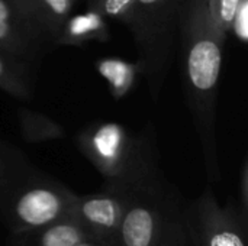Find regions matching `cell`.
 Instances as JSON below:
<instances>
[{"mask_svg": "<svg viewBox=\"0 0 248 246\" xmlns=\"http://www.w3.org/2000/svg\"><path fill=\"white\" fill-rule=\"evenodd\" d=\"M182 225L190 246H247L248 222L237 202L222 206L211 186L195 200H185Z\"/></svg>", "mask_w": 248, "mask_h": 246, "instance_id": "6", "label": "cell"}, {"mask_svg": "<svg viewBox=\"0 0 248 246\" xmlns=\"http://www.w3.org/2000/svg\"><path fill=\"white\" fill-rule=\"evenodd\" d=\"M238 210L244 220L248 222V158L243 161L241 173H240V187H238Z\"/></svg>", "mask_w": 248, "mask_h": 246, "instance_id": "18", "label": "cell"}, {"mask_svg": "<svg viewBox=\"0 0 248 246\" xmlns=\"http://www.w3.org/2000/svg\"><path fill=\"white\" fill-rule=\"evenodd\" d=\"M205 3L215 26L228 36L240 0H205Z\"/></svg>", "mask_w": 248, "mask_h": 246, "instance_id": "16", "label": "cell"}, {"mask_svg": "<svg viewBox=\"0 0 248 246\" xmlns=\"http://www.w3.org/2000/svg\"><path fill=\"white\" fill-rule=\"evenodd\" d=\"M179 33L185 94L199 133L208 178L215 184L221 180L217 100L228 36L215 26L205 0H182Z\"/></svg>", "mask_w": 248, "mask_h": 246, "instance_id": "1", "label": "cell"}, {"mask_svg": "<svg viewBox=\"0 0 248 246\" xmlns=\"http://www.w3.org/2000/svg\"><path fill=\"white\" fill-rule=\"evenodd\" d=\"M76 144L106 186L134 191L164 177L151 123L137 133L116 122L93 123L77 135Z\"/></svg>", "mask_w": 248, "mask_h": 246, "instance_id": "3", "label": "cell"}, {"mask_svg": "<svg viewBox=\"0 0 248 246\" xmlns=\"http://www.w3.org/2000/svg\"><path fill=\"white\" fill-rule=\"evenodd\" d=\"M183 226V225H182ZM167 246H190L189 244V241H187V238H186V235H185V231H182V233L171 242V244H169Z\"/></svg>", "mask_w": 248, "mask_h": 246, "instance_id": "20", "label": "cell"}, {"mask_svg": "<svg viewBox=\"0 0 248 246\" xmlns=\"http://www.w3.org/2000/svg\"><path fill=\"white\" fill-rule=\"evenodd\" d=\"M185 199L163 177L129 194L116 246H167L183 231Z\"/></svg>", "mask_w": 248, "mask_h": 246, "instance_id": "4", "label": "cell"}, {"mask_svg": "<svg viewBox=\"0 0 248 246\" xmlns=\"http://www.w3.org/2000/svg\"><path fill=\"white\" fill-rule=\"evenodd\" d=\"M241 43H246L248 39V0H240L237 10L232 17L231 30Z\"/></svg>", "mask_w": 248, "mask_h": 246, "instance_id": "17", "label": "cell"}, {"mask_svg": "<svg viewBox=\"0 0 248 246\" xmlns=\"http://www.w3.org/2000/svg\"><path fill=\"white\" fill-rule=\"evenodd\" d=\"M86 241L93 239L68 213L44 226L10 233L6 246H76Z\"/></svg>", "mask_w": 248, "mask_h": 246, "instance_id": "9", "label": "cell"}, {"mask_svg": "<svg viewBox=\"0 0 248 246\" xmlns=\"http://www.w3.org/2000/svg\"><path fill=\"white\" fill-rule=\"evenodd\" d=\"M20 4L25 12L42 26V0H20Z\"/></svg>", "mask_w": 248, "mask_h": 246, "instance_id": "19", "label": "cell"}, {"mask_svg": "<svg viewBox=\"0 0 248 246\" xmlns=\"http://www.w3.org/2000/svg\"><path fill=\"white\" fill-rule=\"evenodd\" d=\"M76 246H116V244H110V242H102V241H86L81 242Z\"/></svg>", "mask_w": 248, "mask_h": 246, "instance_id": "21", "label": "cell"}, {"mask_svg": "<svg viewBox=\"0 0 248 246\" xmlns=\"http://www.w3.org/2000/svg\"><path fill=\"white\" fill-rule=\"evenodd\" d=\"M33 64L0 49V90L17 100L33 94Z\"/></svg>", "mask_w": 248, "mask_h": 246, "instance_id": "11", "label": "cell"}, {"mask_svg": "<svg viewBox=\"0 0 248 246\" xmlns=\"http://www.w3.org/2000/svg\"><path fill=\"white\" fill-rule=\"evenodd\" d=\"M110 38V28L106 17L93 7L68 16L57 39V46H81L87 42H106Z\"/></svg>", "mask_w": 248, "mask_h": 246, "instance_id": "10", "label": "cell"}, {"mask_svg": "<svg viewBox=\"0 0 248 246\" xmlns=\"http://www.w3.org/2000/svg\"><path fill=\"white\" fill-rule=\"evenodd\" d=\"M76 1L77 0H42V26L54 43Z\"/></svg>", "mask_w": 248, "mask_h": 246, "instance_id": "14", "label": "cell"}, {"mask_svg": "<svg viewBox=\"0 0 248 246\" xmlns=\"http://www.w3.org/2000/svg\"><path fill=\"white\" fill-rule=\"evenodd\" d=\"M97 72L105 78L108 88L115 100H121L134 88L138 75L141 74V65L138 61L131 62L124 58L108 57L96 61Z\"/></svg>", "mask_w": 248, "mask_h": 246, "instance_id": "12", "label": "cell"}, {"mask_svg": "<svg viewBox=\"0 0 248 246\" xmlns=\"http://www.w3.org/2000/svg\"><path fill=\"white\" fill-rule=\"evenodd\" d=\"M55 48L45 29L22 7L20 0H0V49L31 64H38Z\"/></svg>", "mask_w": 248, "mask_h": 246, "instance_id": "7", "label": "cell"}, {"mask_svg": "<svg viewBox=\"0 0 248 246\" xmlns=\"http://www.w3.org/2000/svg\"><path fill=\"white\" fill-rule=\"evenodd\" d=\"M89 6L100 12L106 19L116 20L129 29L132 28L135 0H89Z\"/></svg>", "mask_w": 248, "mask_h": 246, "instance_id": "15", "label": "cell"}, {"mask_svg": "<svg viewBox=\"0 0 248 246\" xmlns=\"http://www.w3.org/2000/svg\"><path fill=\"white\" fill-rule=\"evenodd\" d=\"M180 7L182 0H135L134 23L129 30L137 46L141 74L154 100L160 96L173 59Z\"/></svg>", "mask_w": 248, "mask_h": 246, "instance_id": "5", "label": "cell"}, {"mask_svg": "<svg viewBox=\"0 0 248 246\" xmlns=\"http://www.w3.org/2000/svg\"><path fill=\"white\" fill-rule=\"evenodd\" d=\"M76 196L38 168L22 149L0 139V220L9 233L64 217Z\"/></svg>", "mask_w": 248, "mask_h": 246, "instance_id": "2", "label": "cell"}, {"mask_svg": "<svg viewBox=\"0 0 248 246\" xmlns=\"http://www.w3.org/2000/svg\"><path fill=\"white\" fill-rule=\"evenodd\" d=\"M16 116L19 123V132L28 144H42L57 141L65 136L64 129L54 119L42 113L29 110L26 107H19Z\"/></svg>", "mask_w": 248, "mask_h": 246, "instance_id": "13", "label": "cell"}, {"mask_svg": "<svg viewBox=\"0 0 248 246\" xmlns=\"http://www.w3.org/2000/svg\"><path fill=\"white\" fill-rule=\"evenodd\" d=\"M129 194L128 190L105 184L97 193L76 196L70 215L93 241L116 244Z\"/></svg>", "mask_w": 248, "mask_h": 246, "instance_id": "8", "label": "cell"}]
</instances>
